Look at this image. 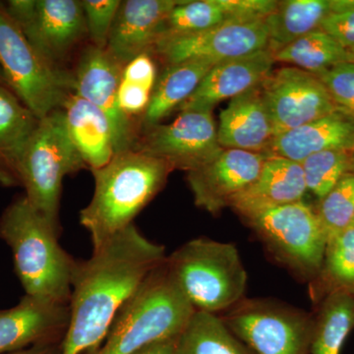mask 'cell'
<instances>
[{"mask_svg":"<svg viewBox=\"0 0 354 354\" xmlns=\"http://www.w3.org/2000/svg\"><path fill=\"white\" fill-rule=\"evenodd\" d=\"M165 259V247L131 225L93 250L88 260L77 261L62 354L97 351L123 305Z\"/></svg>","mask_w":354,"mask_h":354,"instance_id":"cell-1","label":"cell"},{"mask_svg":"<svg viewBox=\"0 0 354 354\" xmlns=\"http://www.w3.org/2000/svg\"><path fill=\"white\" fill-rule=\"evenodd\" d=\"M172 171L165 160L134 150L115 153L109 164L91 171L94 194L79 220L90 234L93 250L133 225Z\"/></svg>","mask_w":354,"mask_h":354,"instance_id":"cell-2","label":"cell"},{"mask_svg":"<svg viewBox=\"0 0 354 354\" xmlns=\"http://www.w3.org/2000/svg\"><path fill=\"white\" fill-rule=\"evenodd\" d=\"M55 227L24 195L0 216V239L12 250L16 272L26 295L69 305L77 261L58 242Z\"/></svg>","mask_w":354,"mask_h":354,"instance_id":"cell-3","label":"cell"},{"mask_svg":"<svg viewBox=\"0 0 354 354\" xmlns=\"http://www.w3.org/2000/svg\"><path fill=\"white\" fill-rule=\"evenodd\" d=\"M195 311L165 259L123 305L100 348L88 354H133L153 342L178 337Z\"/></svg>","mask_w":354,"mask_h":354,"instance_id":"cell-4","label":"cell"},{"mask_svg":"<svg viewBox=\"0 0 354 354\" xmlns=\"http://www.w3.org/2000/svg\"><path fill=\"white\" fill-rule=\"evenodd\" d=\"M167 264L196 311L225 312L245 298L247 272L234 244L199 237L179 247Z\"/></svg>","mask_w":354,"mask_h":354,"instance_id":"cell-5","label":"cell"},{"mask_svg":"<svg viewBox=\"0 0 354 354\" xmlns=\"http://www.w3.org/2000/svg\"><path fill=\"white\" fill-rule=\"evenodd\" d=\"M88 169L70 138L64 114L57 109L39 120L19 160V185L25 196L55 227L64 177Z\"/></svg>","mask_w":354,"mask_h":354,"instance_id":"cell-6","label":"cell"},{"mask_svg":"<svg viewBox=\"0 0 354 354\" xmlns=\"http://www.w3.org/2000/svg\"><path fill=\"white\" fill-rule=\"evenodd\" d=\"M0 68L7 87L41 120L74 92L72 72L57 68L26 38L0 2Z\"/></svg>","mask_w":354,"mask_h":354,"instance_id":"cell-7","label":"cell"},{"mask_svg":"<svg viewBox=\"0 0 354 354\" xmlns=\"http://www.w3.org/2000/svg\"><path fill=\"white\" fill-rule=\"evenodd\" d=\"M245 218L278 262L300 279L312 281L318 276L328 241L316 212L306 203L274 207Z\"/></svg>","mask_w":354,"mask_h":354,"instance_id":"cell-8","label":"cell"},{"mask_svg":"<svg viewBox=\"0 0 354 354\" xmlns=\"http://www.w3.org/2000/svg\"><path fill=\"white\" fill-rule=\"evenodd\" d=\"M223 322L254 354H309L314 317L267 298H243Z\"/></svg>","mask_w":354,"mask_h":354,"instance_id":"cell-9","label":"cell"},{"mask_svg":"<svg viewBox=\"0 0 354 354\" xmlns=\"http://www.w3.org/2000/svg\"><path fill=\"white\" fill-rule=\"evenodd\" d=\"M3 4L39 55L66 70L64 65L88 38L80 0H9Z\"/></svg>","mask_w":354,"mask_h":354,"instance_id":"cell-10","label":"cell"},{"mask_svg":"<svg viewBox=\"0 0 354 354\" xmlns=\"http://www.w3.org/2000/svg\"><path fill=\"white\" fill-rule=\"evenodd\" d=\"M132 150L187 172L208 162L223 148L212 111H180L169 124L158 123L145 128Z\"/></svg>","mask_w":354,"mask_h":354,"instance_id":"cell-11","label":"cell"},{"mask_svg":"<svg viewBox=\"0 0 354 354\" xmlns=\"http://www.w3.org/2000/svg\"><path fill=\"white\" fill-rule=\"evenodd\" d=\"M125 65L106 48L88 44L81 50L72 72L74 92L101 109L111 123L115 153L132 150L139 130L118 104V90Z\"/></svg>","mask_w":354,"mask_h":354,"instance_id":"cell-12","label":"cell"},{"mask_svg":"<svg viewBox=\"0 0 354 354\" xmlns=\"http://www.w3.org/2000/svg\"><path fill=\"white\" fill-rule=\"evenodd\" d=\"M274 137L334 113L339 108L322 81L297 68L277 70L262 84Z\"/></svg>","mask_w":354,"mask_h":354,"instance_id":"cell-13","label":"cell"},{"mask_svg":"<svg viewBox=\"0 0 354 354\" xmlns=\"http://www.w3.org/2000/svg\"><path fill=\"white\" fill-rule=\"evenodd\" d=\"M268 48V31L264 20L227 23L196 34L160 41L153 53L165 64L188 60H206L218 64L252 55Z\"/></svg>","mask_w":354,"mask_h":354,"instance_id":"cell-14","label":"cell"},{"mask_svg":"<svg viewBox=\"0 0 354 354\" xmlns=\"http://www.w3.org/2000/svg\"><path fill=\"white\" fill-rule=\"evenodd\" d=\"M267 155L239 149H223L197 169L187 171L196 206L216 214L230 206L259 176Z\"/></svg>","mask_w":354,"mask_h":354,"instance_id":"cell-15","label":"cell"},{"mask_svg":"<svg viewBox=\"0 0 354 354\" xmlns=\"http://www.w3.org/2000/svg\"><path fill=\"white\" fill-rule=\"evenodd\" d=\"M69 319V305L26 295L13 308L0 311V354L64 339Z\"/></svg>","mask_w":354,"mask_h":354,"instance_id":"cell-16","label":"cell"},{"mask_svg":"<svg viewBox=\"0 0 354 354\" xmlns=\"http://www.w3.org/2000/svg\"><path fill=\"white\" fill-rule=\"evenodd\" d=\"M277 6L278 1L274 0L179 1L165 21L156 44L227 23L264 20L274 12Z\"/></svg>","mask_w":354,"mask_h":354,"instance_id":"cell-17","label":"cell"},{"mask_svg":"<svg viewBox=\"0 0 354 354\" xmlns=\"http://www.w3.org/2000/svg\"><path fill=\"white\" fill-rule=\"evenodd\" d=\"M274 57L266 50L216 64L179 111H213L216 104L259 87L272 73Z\"/></svg>","mask_w":354,"mask_h":354,"instance_id":"cell-18","label":"cell"},{"mask_svg":"<svg viewBox=\"0 0 354 354\" xmlns=\"http://www.w3.org/2000/svg\"><path fill=\"white\" fill-rule=\"evenodd\" d=\"M176 0H125L116 13L106 50L127 65L142 53H152L160 30Z\"/></svg>","mask_w":354,"mask_h":354,"instance_id":"cell-19","label":"cell"},{"mask_svg":"<svg viewBox=\"0 0 354 354\" xmlns=\"http://www.w3.org/2000/svg\"><path fill=\"white\" fill-rule=\"evenodd\" d=\"M270 155L301 164L305 158L325 151L354 152V116L344 109L318 118L272 138Z\"/></svg>","mask_w":354,"mask_h":354,"instance_id":"cell-20","label":"cell"},{"mask_svg":"<svg viewBox=\"0 0 354 354\" xmlns=\"http://www.w3.org/2000/svg\"><path fill=\"white\" fill-rule=\"evenodd\" d=\"M306 191L301 165L267 155L259 176L232 200L230 207L247 218L265 209L302 201Z\"/></svg>","mask_w":354,"mask_h":354,"instance_id":"cell-21","label":"cell"},{"mask_svg":"<svg viewBox=\"0 0 354 354\" xmlns=\"http://www.w3.org/2000/svg\"><path fill=\"white\" fill-rule=\"evenodd\" d=\"M274 138L262 85L230 100L221 111L218 140L221 148L260 153Z\"/></svg>","mask_w":354,"mask_h":354,"instance_id":"cell-22","label":"cell"},{"mask_svg":"<svg viewBox=\"0 0 354 354\" xmlns=\"http://www.w3.org/2000/svg\"><path fill=\"white\" fill-rule=\"evenodd\" d=\"M72 142L90 171L101 169L115 153L113 129L104 113L72 92L60 109Z\"/></svg>","mask_w":354,"mask_h":354,"instance_id":"cell-23","label":"cell"},{"mask_svg":"<svg viewBox=\"0 0 354 354\" xmlns=\"http://www.w3.org/2000/svg\"><path fill=\"white\" fill-rule=\"evenodd\" d=\"M39 122L10 88L0 85V185H19L18 164Z\"/></svg>","mask_w":354,"mask_h":354,"instance_id":"cell-24","label":"cell"},{"mask_svg":"<svg viewBox=\"0 0 354 354\" xmlns=\"http://www.w3.org/2000/svg\"><path fill=\"white\" fill-rule=\"evenodd\" d=\"M215 65L206 60H188L167 65L153 87L150 104L142 115L144 128L158 124L174 109L187 101Z\"/></svg>","mask_w":354,"mask_h":354,"instance_id":"cell-25","label":"cell"},{"mask_svg":"<svg viewBox=\"0 0 354 354\" xmlns=\"http://www.w3.org/2000/svg\"><path fill=\"white\" fill-rule=\"evenodd\" d=\"M330 13L329 0H288L279 2L265 19L268 50L272 55L320 28Z\"/></svg>","mask_w":354,"mask_h":354,"instance_id":"cell-26","label":"cell"},{"mask_svg":"<svg viewBox=\"0 0 354 354\" xmlns=\"http://www.w3.org/2000/svg\"><path fill=\"white\" fill-rule=\"evenodd\" d=\"M176 354H254L221 317L195 311L176 339Z\"/></svg>","mask_w":354,"mask_h":354,"instance_id":"cell-27","label":"cell"},{"mask_svg":"<svg viewBox=\"0 0 354 354\" xmlns=\"http://www.w3.org/2000/svg\"><path fill=\"white\" fill-rule=\"evenodd\" d=\"M310 290L316 301L334 292L354 298V227L328 241L322 268L311 281Z\"/></svg>","mask_w":354,"mask_h":354,"instance_id":"cell-28","label":"cell"},{"mask_svg":"<svg viewBox=\"0 0 354 354\" xmlns=\"http://www.w3.org/2000/svg\"><path fill=\"white\" fill-rule=\"evenodd\" d=\"M321 301L314 318L310 353L341 354L344 342L354 328V298L334 292Z\"/></svg>","mask_w":354,"mask_h":354,"instance_id":"cell-29","label":"cell"},{"mask_svg":"<svg viewBox=\"0 0 354 354\" xmlns=\"http://www.w3.org/2000/svg\"><path fill=\"white\" fill-rule=\"evenodd\" d=\"M274 60L318 75L335 65L348 62V50L322 30L305 35L274 55Z\"/></svg>","mask_w":354,"mask_h":354,"instance_id":"cell-30","label":"cell"},{"mask_svg":"<svg viewBox=\"0 0 354 354\" xmlns=\"http://www.w3.org/2000/svg\"><path fill=\"white\" fill-rule=\"evenodd\" d=\"M315 212L327 241L353 227L354 174L348 172L342 177L320 200Z\"/></svg>","mask_w":354,"mask_h":354,"instance_id":"cell-31","label":"cell"},{"mask_svg":"<svg viewBox=\"0 0 354 354\" xmlns=\"http://www.w3.org/2000/svg\"><path fill=\"white\" fill-rule=\"evenodd\" d=\"M351 153L346 151H325L309 156L300 164L307 190L322 199L351 172Z\"/></svg>","mask_w":354,"mask_h":354,"instance_id":"cell-32","label":"cell"},{"mask_svg":"<svg viewBox=\"0 0 354 354\" xmlns=\"http://www.w3.org/2000/svg\"><path fill=\"white\" fill-rule=\"evenodd\" d=\"M84 17L91 44L106 48L120 0H82Z\"/></svg>","mask_w":354,"mask_h":354,"instance_id":"cell-33","label":"cell"},{"mask_svg":"<svg viewBox=\"0 0 354 354\" xmlns=\"http://www.w3.org/2000/svg\"><path fill=\"white\" fill-rule=\"evenodd\" d=\"M339 108L354 116V64L342 62L316 75Z\"/></svg>","mask_w":354,"mask_h":354,"instance_id":"cell-34","label":"cell"},{"mask_svg":"<svg viewBox=\"0 0 354 354\" xmlns=\"http://www.w3.org/2000/svg\"><path fill=\"white\" fill-rule=\"evenodd\" d=\"M121 80L148 88L153 92L157 83V68L151 53H142L130 60L123 69Z\"/></svg>","mask_w":354,"mask_h":354,"instance_id":"cell-35","label":"cell"},{"mask_svg":"<svg viewBox=\"0 0 354 354\" xmlns=\"http://www.w3.org/2000/svg\"><path fill=\"white\" fill-rule=\"evenodd\" d=\"M346 50L354 46V12H330L321 22L320 28Z\"/></svg>","mask_w":354,"mask_h":354,"instance_id":"cell-36","label":"cell"},{"mask_svg":"<svg viewBox=\"0 0 354 354\" xmlns=\"http://www.w3.org/2000/svg\"><path fill=\"white\" fill-rule=\"evenodd\" d=\"M152 91L140 86L123 82L118 90V104L121 111L128 116L143 115L150 104Z\"/></svg>","mask_w":354,"mask_h":354,"instance_id":"cell-37","label":"cell"},{"mask_svg":"<svg viewBox=\"0 0 354 354\" xmlns=\"http://www.w3.org/2000/svg\"><path fill=\"white\" fill-rule=\"evenodd\" d=\"M176 337L149 344L133 354H176Z\"/></svg>","mask_w":354,"mask_h":354,"instance_id":"cell-38","label":"cell"},{"mask_svg":"<svg viewBox=\"0 0 354 354\" xmlns=\"http://www.w3.org/2000/svg\"><path fill=\"white\" fill-rule=\"evenodd\" d=\"M6 354H62V342L57 346H55V342H53V344H39V346H32L31 348Z\"/></svg>","mask_w":354,"mask_h":354,"instance_id":"cell-39","label":"cell"},{"mask_svg":"<svg viewBox=\"0 0 354 354\" xmlns=\"http://www.w3.org/2000/svg\"><path fill=\"white\" fill-rule=\"evenodd\" d=\"M330 12H354V0H329Z\"/></svg>","mask_w":354,"mask_h":354,"instance_id":"cell-40","label":"cell"},{"mask_svg":"<svg viewBox=\"0 0 354 354\" xmlns=\"http://www.w3.org/2000/svg\"><path fill=\"white\" fill-rule=\"evenodd\" d=\"M348 62H353L354 64V46L353 48H349L348 50Z\"/></svg>","mask_w":354,"mask_h":354,"instance_id":"cell-41","label":"cell"},{"mask_svg":"<svg viewBox=\"0 0 354 354\" xmlns=\"http://www.w3.org/2000/svg\"><path fill=\"white\" fill-rule=\"evenodd\" d=\"M0 85L6 86V87H7L6 78H4L3 72H2L1 68H0Z\"/></svg>","mask_w":354,"mask_h":354,"instance_id":"cell-42","label":"cell"},{"mask_svg":"<svg viewBox=\"0 0 354 354\" xmlns=\"http://www.w3.org/2000/svg\"><path fill=\"white\" fill-rule=\"evenodd\" d=\"M351 174H354V152L351 153Z\"/></svg>","mask_w":354,"mask_h":354,"instance_id":"cell-43","label":"cell"},{"mask_svg":"<svg viewBox=\"0 0 354 354\" xmlns=\"http://www.w3.org/2000/svg\"><path fill=\"white\" fill-rule=\"evenodd\" d=\"M353 227H354V221H353Z\"/></svg>","mask_w":354,"mask_h":354,"instance_id":"cell-44","label":"cell"}]
</instances>
